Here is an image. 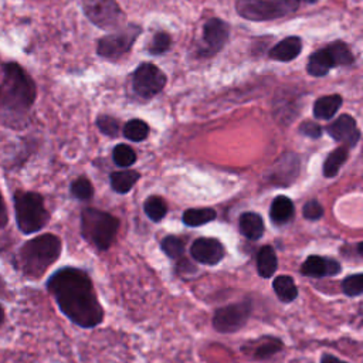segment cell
I'll return each instance as SVG.
<instances>
[{"instance_id": "35", "label": "cell", "mask_w": 363, "mask_h": 363, "mask_svg": "<svg viewBox=\"0 0 363 363\" xmlns=\"http://www.w3.org/2000/svg\"><path fill=\"white\" fill-rule=\"evenodd\" d=\"M342 289L347 296H359L363 292V275L353 274L342 281Z\"/></svg>"}, {"instance_id": "18", "label": "cell", "mask_w": 363, "mask_h": 363, "mask_svg": "<svg viewBox=\"0 0 363 363\" xmlns=\"http://www.w3.org/2000/svg\"><path fill=\"white\" fill-rule=\"evenodd\" d=\"M333 67H336V62H335L329 48L323 47V48L313 51L309 55L308 64H306V72L311 77L319 78V77H325Z\"/></svg>"}, {"instance_id": "28", "label": "cell", "mask_w": 363, "mask_h": 363, "mask_svg": "<svg viewBox=\"0 0 363 363\" xmlns=\"http://www.w3.org/2000/svg\"><path fill=\"white\" fill-rule=\"evenodd\" d=\"M145 214L155 223L164 218L167 214V204L160 196H150L143 203Z\"/></svg>"}, {"instance_id": "15", "label": "cell", "mask_w": 363, "mask_h": 363, "mask_svg": "<svg viewBox=\"0 0 363 363\" xmlns=\"http://www.w3.org/2000/svg\"><path fill=\"white\" fill-rule=\"evenodd\" d=\"M282 347H284V343L279 337L265 335V336L245 342L241 350L242 353H245L248 357L254 360H265L274 356L275 353L281 352Z\"/></svg>"}, {"instance_id": "8", "label": "cell", "mask_w": 363, "mask_h": 363, "mask_svg": "<svg viewBox=\"0 0 363 363\" xmlns=\"http://www.w3.org/2000/svg\"><path fill=\"white\" fill-rule=\"evenodd\" d=\"M86 18L102 30L119 28L125 21V13L116 0H82Z\"/></svg>"}, {"instance_id": "13", "label": "cell", "mask_w": 363, "mask_h": 363, "mask_svg": "<svg viewBox=\"0 0 363 363\" xmlns=\"http://www.w3.org/2000/svg\"><path fill=\"white\" fill-rule=\"evenodd\" d=\"M190 255L194 261L204 265H217L225 255L224 245L217 238L200 237L190 245Z\"/></svg>"}, {"instance_id": "25", "label": "cell", "mask_w": 363, "mask_h": 363, "mask_svg": "<svg viewBox=\"0 0 363 363\" xmlns=\"http://www.w3.org/2000/svg\"><path fill=\"white\" fill-rule=\"evenodd\" d=\"M272 289L281 302L289 303L296 299L298 288L289 275H278L272 281Z\"/></svg>"}, {"instance_id": "6", "label": "cell", "mask_w": 363, "mask_h": 363, "mask_svg": "<svg viewBox=\"0 0 363 363\" xmlns=\"http://www.w3.org/2000/svg\"><path fill=\"white\" fill-rule=\"evenodd\" d=\"M301 0H235L237 14L250 21H271L295 13Z\"/></svg>"}, {"instance_id": "40", "label": "cell", "mask_w": 363, "mask_h": 363, "mask_svg": "<svg viewBox=\"0 0 363 363\" xmlns=\"http://www.w3.org/2000/svg\"><path fill=\"white\" fill-rule=\"evenodd\" d=\"M6 322V311H4V306L0 303V328L4 325Z\"/></svg>"}, {"instance_id": "30", "label": "cell", "mask_w": 363, "mask_h": 363, "mask_svg": "<svg viewBox=\"0 0 363 363\" xmlns=\"http://www.w3.org/2000/svg\"><path fill=\"white\" fill-rule=\"evenodd\" d=\"M162 251L172 259H182L184 255V242L176 235H167L160 242Z\"/></svg>"}, {"instance_id": "2", "label": "cell", "mask_w": 363, "mask_h": 363, "mask_svg": "<svg viewBox=\"0 0 363 363\" xmlns=\"http://www.w3.org/2000/svg\"><path fill=\"white\" fill-rule=\"evenodd\" d=\"M37 98L31 75L14 61L4 64L0 81V122L13 129L23 128Z\"/></svg>"}, {"instance_id": "7", "label": "cell", "mask_w": 363, "mask_h": 363, "mask_svg": "<svg viewBox=\"0 0 363 363\" xmlns=\"http://www.w3.org/2000/svg\"><path fill=\"white\" fill-rule=\"evenodd\" d=\"M140 33L142 27L135 23L119 27L113 33L106 34L98 40L96 54L108 61H118L130 51Z\"/></svg>"}, {"instance_id": "11", "label": "cell", "mask_w": 363, "mask_h": 363, "mask_svg": "<svg viewBox=\"0 0 363 363\" xmlns=\"http://www.w3.org/2000/svg\"><path fill=\"white\" fill-rule=\"evenodd\" d=\"M228 37H230L228 23H225L218 17L208 18L203 26V34H201L203 45L197 51L199 57L210 58L218 54L224 48Z\"/></svg>"}, {"instance_id": "5", "label": "cell", "mask_w": 363, "mask_h": 363, "mask_svg": "<svg viewBox=\"0 0 363 363\" xmlns=\"http://www.w3.org/2000/svg\"><path fill=\"white\" fill-rule=\"evenodd\" d=\"M119 220L102 210L86 207L81 211V234L98 250H108L118 234Z\"/></svg>"}, {"instance_id": "41", "label": "cell", "mask_w": 363, "mask_h": 363, "mask_svg": "<svg viewBox=\"0 0 363 363\" xmlns=\"http://www.w3.org/2000/svg\"><path fill=\"white\" fill-rule=\"evenodd\" d=\"M301 1H305V3H308V4H313V3H316L318 0H301Z\"/></svg>"}, {"instance_id": "19", "label": "cell", "mask_w": 363, "mask_h": 363, "mask_svg": "<svg viewBox=\"0 0 363 363\" xmlns=\"http://www.w3.org/2000/svg\"><path fill=\"white\" fill-rule=\"evenodd\" d=\"M238 228H240V233L251 240V241H257L262 237L264 231H265V224H264V220L259 214L257 213H252V211H247V213H242L238 218Z\"/></svg>"}, {"instance_id": "21", "label": "cell", "mask_w": 363, "mask_h": 363, "mask_svg": "<svg viewBox=\"0 0 363 363\" xmlns=\"http://www.w3.org/2000/svg\"><path fill=\"white\" fill-rule=\"evenodd\" d=\"M342 96L339 94H329L319 96L313 104V116L316 119H330L342 106Z\"/></svg>"}, {"instance_id": "4", "label": "cell", "mask_w": 363, "mask_h": 363, "mask_svg": "<svg viewBox=\"0 0 363 363\" xmlns=\"http://www.w3.org/2000/svg\"><path fill=\"white\" fill-rule=\"evenodd\" d=\"M14 214L18 230L23 234H34L41 231L50 220L44 197L31 190H16L13 194Z\"/></svg>"}, {"instance_id": "36", "label": "cell", "mask_w": 363, "mask_h": 363, "mask_svg": "<svg viewBox=\"0 0 363 363\" xmlns=\"http://www.w3.org/2000/svg\"><path fill=\"white\" fill-rule=\"evenodd\" d=\"M302 214L306 220H311V221H315V220H319L322 218L323 216V207L322 204L318 201V200H309L303 204V208H302Z\"/></svg>"}, {"instance_id": "34", "label": "cell", "mask_w": 363, "mask_h": 363, "mask_svg": "<svg viewBox=\"0 0 363 363\" xmlns=\"http://www.w3.org/2000/svg\"><path fill=\"white\" fill-rule=\"evenodd\" d=\"M96 126L98 129L106 135V136H111V138H115L118 136L119 133V128H121V123L116 118L111 116V115H99L96 118Z\"/></svg>"}, {"instance_id": "39", "label": "cell", "mask_w": 363, "mask_h": 363, "mask_svg": "<svg viewBox=\"0 0 363 363\" xmlns=\"http://www.w3.org/2000/svg\"><path fill=\"white\" fill-rule=\"evenodd\" d=\"M320 363H347V362L340 360V359H337V357L333 356V354L325 353V354H322V357H320Z\"/></svg>"}, {"instance_id": "31", "label": "cell", "mask_w": 363, "mask_h": 363, "mask_svg": "<svg viewBox=\"0 0 363 363\" xmlns=\"http://www.w3.org/2000/svg\"><path fill=\"white\" fill-rule=\"evenodd\" d=\"M112 159L119 167H129L136 162L135 150L125 143H119L112 150Z\"/></svg>"}, {"instance_id": "10", "label": "cell", "mask_w": 363, "mask_h": 363, "mask_svg": "<svg viewBox=\"0 0 363 363\" xmlns=\"http://www.w3.org/2000/svg\"><path fill=\"white\" fill-rule=\"evenodd\" d=\"M251 315V301L230 303L216 309L213 315V328L220 333H234L245 326Z\"/></svg>"}, {"instance_id": "16", "label": "cell", "mask_w": 363, "mask_h": 363, "mask_svg": "<svg viewBox=\"0 0 363 363\" xmlns=\"http://www.w3.org/2000/svg\"><path fill=\"white\" fill-rule=\"evenodd\" d=\"M342 267L335 258H326L320 255H309L301 265V274L311 278L335 277L340 274Z\"/></svg>"}, {"instance_id": "27", "label": "cell", "mask_w": 363, "mask_h": 363, "mask_svg": "<svg viewBox=\"0 0 363 363\" xmlns=\"http://www.w3.org/2000/svg\"><path fill=\"white\" fill-rule=\"evenodd\" d=\"M336 62V67H350L354 65V55L352 50L347 47V44L342 40H336L326 45Z\"/></svg>"}, {"instance_id": "22", "label": "cell", "mask_w": 363, "mask_h": 363, "mask_svg": "<svg viewBox=\"0 0 363 363\" xmlns=\"http://www.w3.org/2000/svg\"><path fill=\"white\" fill-rule=\"evenodd\" d=\"M278 268V258L275 250L271 245H264L258 250L257 254V271L258 275L264 279L271 278Z\"/></svg>"}, {"instance_id": "29", "label": "cell", "mask_w": 363, "mask_h": 363, "mask_svg": "<svg viewBox=\"0 0 363 363\" xmlns=\"http://www.w3.org/2000/svg\"><path fill=\"white\" fill-rule=\"evenodd\" d=\"M149 125L142 119H130L123 125V136L132 142H142L149 135Z\"/></svg>"}, {"instance_id": "1", "label": "cell", "mask_w": 363, "mask_h": 363, "mask_svg": "<svg viewBox=\"0 0 363 363\" xmlns=\"http://www.w3.org/2000/svg\"><path fill=\"white\" fill-rule=\"evenodd\" d=\"M45 286L60 311L72 323L89 329L104 320V308L89 275L84 269L62 267L51 274Z\"/></svg>"}, {"instance_id": "3", "label": "cell", "mask_w": 363, "mask_h": 363, "mask_svg": "<svg viewBox=\"0 0 363 363\" xmlns=\"http://www.w3.org/2000/svg\"><path fill=\"white\" fill-rule=\"evenodd\" d=\"M62 242L55 234L45 233L26 241L14 257L16 268L28 279H40L61 255Z\"/></svg>"}, {"instance_id": "32", "label": "cell", "mask_w": 363, "mask_h": 363, "mask_svg": "<svg viewBox=\"0 0 363 363\" xmlns=\"http://www.w3.org/2000/svg\"><path fill=\"white\" fill-rule=\"evenodd\" d=\"M69 191H71L72 197H75L77 200H81V201H88V200H91L92 196H94L92 183H91L86 177H84V176L77 177V179L71 183Z\"/></svg>"}, {"instance_id": "9", "label": "cell", "mask_w": 363, "mask_h": 363, "mask_svg": "<svg viewBox=\"0 0 363 363\" xmlns=\"http://www.w3.org/2000/svg\"><path fill=\"white\" fill-rule=\"evenodd\" d=\"M166 82V74L152 62H142L132 74V88L142 99H152L160 94Z\"/></svg>"}, {"instance_id": "38", "label": "cell", "mask_w": 363, "mask_h": 363, "mask_svg": "<svg viewBox=\"0 0 363 363\" xmlns=\"http://www.w3.org/2000/svg\"><path fill=\"white\" fill-rule=\"evenodd\" d=\"M9 223V213H7V206L4 203L1 190H0V230H3Z\"/></svg>"}, {"instance_id": "37", "label": "cell", "mask_w": 363, "mask_h": 363, "mask_svg": "<svg viewBox=\"0 0 363 363\" xmlns=\"http://www.w3.org/2000/svg\"><path fill=\"white\" fill-rule=\"evenodd\" d=\"M299 133H302L303 136H308V138H312V139H318L322 136V126L313 121H305L299 125Z\"/></svg>"}, {"instance_id": "20", "label": "cell", "mask_w": 363, "mask_h": 363, "mask_svg": "<svg viewBox=\"0 0 363 363\" xmlns=\"http://www.w3.org/2000/svg\"><path fill=\"white\" fill-rule=\"evenodd\" d=\"M294 213H295V207L289 197L279 194L272 200L271 208H269V218L274 224L281 225L288 223L294 217Z\"/></svg>"}, {"instance_id": "14", "label": "cell", "mask_w": 363, "mask_h": 363, "mask_svg": "<svg viewBox=\"0 0 363 363\" xmlns=\"http://www.w3.org/2000/svg\"><path fill=\"white\" fill-rule=\"evenodd\" d=\"M299 169H301L299 156L296 153L286 152L274 163L269 179L272 183L289 186L298 177Z\"/></svg>"}, {"instance_id": "26", "label": "cell", "mask_w": 363, "mask_h": 363, "mask_svg": "<svg viewBox=\"0 0 363 363\" xmlns=\"http://www.w3.org/2000/svg\"><path fill=\"white\" fill-rule=\"evenodd\" d=\"M216 217H217L216 210L210 207H197V208H187L183 213L182 220L189 227H199L213 221Z\"/></svg>"}, {"instance_id": "12", "label": "cell", "mask_w": 363, "mask_h": 363, "mask_svg": "<svg viewBox=\"0 0 363 363\" xmlns=\"http://www.w3.org/2000/svg\"><path fill=\"white\" fill-rule=\"evenodd\" d=\"M326 132L333 140L342 143L349 149L354 147L360 140V130L357 128L356 119L347 113L340 115L332 123H329L326 126Z\"/></svg>"}, {"instance_id": "33", "label": "cell", "mask_w": 363, "mask_h": 363, "mask_svg": "<svg viewBox=\"0 0 363 363\" xmlns=\"http://www.w3.org/2000/svg\"><path fill=\"white\" fill-rule=\"evenodd\" d=\"M172 45V37L166 31H157L155 33L152 41L149 43L147 51L152 55H162L170 50Z\"/></svg>"}, {"instance_id": "23", "label": "cell", "mask_w": 363, "mask_h": 363, "mask_svg": "<svg viewBox=\"0 0 363 363\" xmlns=\"http://www.w3.org/2000/svg\"><path fill=\"white\" fill-rule=\"evenodd\" d=\"M139 177H140V173L136 170H119V172L111 173L109 182L113 191L119 194H125L132 190L135 183L139 180Z\"/></svg>"}, {"instance_id": "24", "label": "cell", "mask_w": 363, "mask_h": 363, "mask_svg": "<svg viewBox=\"0 0 363 363\" xmlns=\"http://www.w3.org/2000/svg\"><path fill=\"white\" fill-rule=\"evenodd\" d=\"M349 157V147L346 146H339L336 149H333L325 159L323 162V176L328 179L335 177L340 167L345 164V162Z\"/></svg>"}, {"instance_id": "17", "label": "cell", "mask_w": 363, "mask_h": 363, "mask_svg": "<svg viewBox=\"0 0 363 363\" xmlns=\"http://www.w3.org/2000/svg\"><path fill=\"white\" fill-rule=\"evenodd\" d=\"M302 51V40L298 35H289L277 43L269 51L268 57L274 61L288 62L295 60Z\"/></svg>"}]
</instances>
